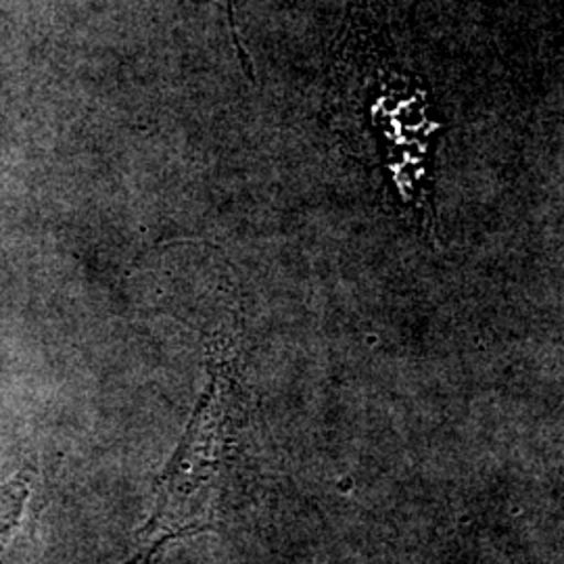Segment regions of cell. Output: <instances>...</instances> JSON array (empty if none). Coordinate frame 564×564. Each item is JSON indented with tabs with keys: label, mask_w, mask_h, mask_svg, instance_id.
Listing matches in <instances>:
<instances>
[{
	"label": "cell",
	"mask_w": 564,
	"mask_h": 564,
	"mask_svg": "<svg viewBox=\"0 0 564 564\" xmlns=\"http://www.w3.org/2000/svg\"><path fill=\"white\" fill-rule=\"evenodd\" d=\"M32 468L25 466L7 484L0 485V550L13 540L20 529L23 510L32 496Z\"/></svg>",
	"instance_id": "6da1fadb"
},
{
	"label": "cell",
	"mask_w": 564,
	"mask_h": 564,
	"mask_svg": "<svg viewBox=\"0 0 564 564\" xmlns=\"http://www.w3.org/2000/svg\"><path fill=\"white\" fill-rule=\"evenodd\" d=\"M226 4H228L226 11H228L230 32H232V41H235V46H237V53H239V61H241L245 74L253 80V78H256V72H253L251 59H249V55H247V51H245V46H242L241 34H239V23H237V18H235V0H226Z\"/></svg>",
	"instance_id": "7a4b0ae2"
}]
</instances>
